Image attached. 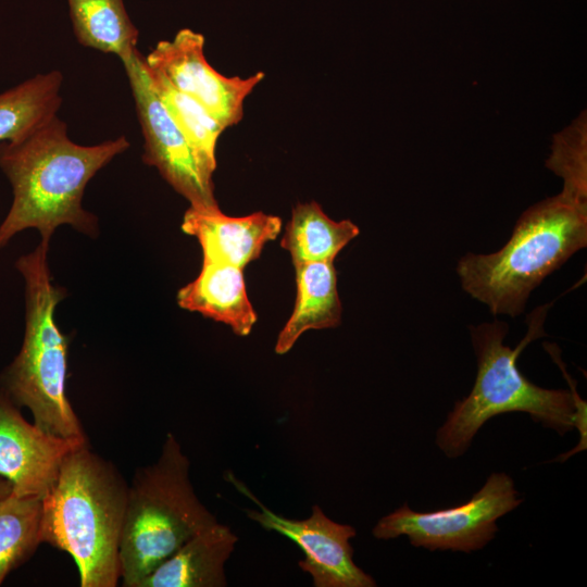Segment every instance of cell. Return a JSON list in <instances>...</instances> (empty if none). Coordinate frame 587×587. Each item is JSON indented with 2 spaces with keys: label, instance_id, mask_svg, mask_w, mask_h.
<instances>
[{
  "label": "cell",
  "instance_id": "ba28073f",
  "mask_svg": "<svg viewBox=\"0 0 587 587\" xmlns=\"http://www.w3.org/2000/svg\"><path fill=\"white\" fill-rule=\"evenodd\" d=\"M143 137L142 161L190 205H216L214 186L201 171L196 155L158 95L143 55L137 50L123 63Z\"/></svg>",
  "mask_w": 587,
  "mask_h": 587
},
{
  "label": "cell",
  "instance_id": "d6986e66",
  "mask_svg": "<svg viewBox=\"0 0 587 587\" xmlns=\"http://www.w3.org/2000/svg\"><path fill=\"white\" fill-rule=\"evenodd\" d=\"M42 498L11 491L0 500V585L41 544Z\"/></svg>",
  "mask_w": 587,
  "mask_h": 587
},
{
  "label": "cell",
  "instance_id": "52a82bcc",
  "mask_svg": "<svg viewBox=\"0 0 587 587\" xmlns=\"http://www.w3.org/2000/svg\"><path fill=\"white\" fill-rule=\"evenodd\" d=\"M513 479L492 473L465 503L432 512H416L405 503L383 516L372 534L388 540L407 536L414 547L471 552L484 548L498 532L497 520L517 508Z\"/></svg>",
  "mask_w": 587,
  "mask_h": 587
},
{
  "label": "cell",
  "instance_id": "4fadbf2b",
  "mask_svg": "<svg viewBox=\"0 0 587 587\" xmlns=\"http://www.w3.org/2000/svg\"><path fill=\"white\" fill-rule=\"evenodd\" d=\"M237 541L228 526L216 522L186 541L139 587H224L225 563Z\"/></svg>",
  "mask_w": 587,
  "mask_h": 587
},
{
  "label": "cell",
  "instance_id": "7402d4cb",
  "mask_svg": "<svg viewBox=\"0 0 587 587\" xmlns=\"http://www.w3.org/2000/svg\"><path fill=\"white\" fill-rule=\"evenodd\" d=\"M12 489V484L8 479L0 476V500L11 494Z\"/></svg>",
  "mask_w": 587,
  "mask_h": 587
},
{
  "label": "cell",
  "instance_id": "7a4b0ae2",
  "mask_svg": "<svg viewBox=\"0 0 587 587\" xmlns=\"http://www.w3.org/2000/svg\"><path fill=\"white\" fill-rule=\"evenodd\" d=\"M551 304H545L527 317L528 330L512 349L503 344L508 324L501 321L471 326V339L477 359L474 386L467 397L454 403L436 444L449 458L462 455L479 428L491 417L508 412H525L546 427L564 435L576 428L578 445L558 457L564 462L587 447V403L577 390L576 382L564 365L560 366L570 390L547 389L528 380L517 367V358L533 340L545 336L542 324Z\"/></svg>",
  "mask_w": 587,
  "mask_h": 587
},
{
  "label": "cell",
  "instance_id": "5bb4252c",
  "mask_svg": "<svg viewBox=\"0 0 587 587\" xmlns=\"http://www.w3.org/2000/svg\"><path fill=\"white\" fill-rule=\"evenodd\" d=\"M242 270L203 259L199 275L179 289L178 305L227 324L238 336L249 335L258 317L247 296Z\"/></svg>",
  "mask_w": 587,
  "mask_h": 587
},
{
  "label": "cell",
  "instance_id": "e0dca14e",
  "mask_svg": "<svg viewBox=\"0 0 587 587\" xmlns=\"http://www.w3.org/2000/svg\"><path fill=\"white\" fill-rule=\"evenodd\" d=\"M73 32L87 48L113 53L124 63L137 51L138 29L123 0H67Z\"/></svg>",
  "mask_w": 587,
  "mask_h": 587
},
{
  "label": "cell",
  "instance_id": "ac0fdd59",
  "mask_svg": "<svg viewBox=\"0 0 587 587\" xmlns=\"http://www.w3.org/2000/svg\"><path fill=\"white\" fill-rule=\"evenodd\" d=\"M62 82L61 72L51 71L1 92L0 142L15 139L58 114Z\"/></svg>",
  "mask_w": 587,
  "mask_h": 587
},
{
  "label": "cell",
  "instance_id": "2e32d148",
  "mask_svg": "<svg viewBox=\"0 0 587 587\" xmlns=\"http://www.w3.org/2000/svg\"><path fill=\"white\" fill-rule=\"evenodd\" d=\"M360 233L350 220L336 222L315 201L299 203L291 212L280 246L294 264L334 262L336 255Z\"/></svg>",
  "mask_w": 587,
  "mask_h": 587
},
{
  "label": "cell",
  "instance_id": "7c38bea8",
  "mask_svg": "<svg viewBox=\"0 0 587 587\" xmlns=\"http://www.w3.org/2000/svg\"><path fill=\"white\" fill-rule=\"evenodd\" d=\"M185 234L198 239L204 260L243 268L258 259L267 241L282 230V220L263 212L232 217L218 205H190L182 223Z\"/></svg>",
  "mask_w": 587,
  "mask_h": 587
},
{
  "label": "cell",
  "instance_id": "9c48e42d",
  "mask_svg": "<svg viewBox=\"0 0 587 587\" xmlns=\"http://www.w3.org/2000/svg\"><path fill=\"white\" fill-rule=\"evenodd\" d=\"M143 59L151 72L198 102L225 129L242 120L246 98L265 77L263 72L246 78L218 73L204 55L203 35L190 28L159 41Z\"/></svg>",
  "mask_w": 587,
  "mask_h": 587
},
{
  "label": "cell",
  "instance_id": "9a60e30c",
  "mask_svg": "<svg viewBox=\"0 0 587 587\" xmlns=\"http://www.w3.org/2000/svg\"><path fill=\"white\" fill-rule=\"evenodd\" d=\"M297 297L287 323L278 334L275 352L287 353L298 338L310 329L336 327L341 321L334 262L294 264Z\"/></svg>",
  "mask_w": 587,
  "mask_h": 587
},
{
  "label": "cell",
  "instance_id": "5b68a950",
  "mask_svg": "<svg viewBox=\"0 0 587 587\" xmlns=\"http://www.w3.org/2000/svg\"><path fill=\"white\" fill-rule=\"evenodd\" d=\"M49 240L16 262L25 279L26 326L22 348L0 374V389L18 408L29 409L34 424L59 438L88 441L66 397L67 337L54 320L64 289L54 286L48 266Z\"/></svg>",
  "mask_w": 587,
  "mask_h": 587
},
{
  "label": "cell",
  "instance_id": "30bf717a",
  "mask_svg": "<svg viewBox=\"0 0 587 587\" xmlns=\"http://www.w3.org/2000/svg\"><path fill=\"white\" fill-rule=\"evenodd\" d=\"M225 478L258 504L260 510H246L249 519L266 530L286 536L301 549L304 559L298 565L311 575L315 587L376 586L374 578L353 561L349 541L357 532L352 526L330 520L317 504L312 507V513L305 520L284 517L263 505L232 472H227Z\"/></svg>",
  "mask_w": 587,
  "mask_h": 587
},
{
  "label": "cell",
  "instance_id": "44dd1931",
  "mask_svg": "<svg viewBox=\"0 0 587 587\" xmlns=\"http://www.w3.org/2000/svg\"><path fill=\"white\" fill-rule=\"evenodd\" d=\"M547 166L563 178V188L587 196L585 113L554 136Z\"/></svg>",
  "mask_w": 587,
  "mask_h": 587
},
{
  "label": "cell",
  "instance_id": "ffe728a7",
  "mask_svg": "<svg viewBox=\"0 0 587 587\" xmlns=\"http://www.w3.org/2000/svg\"><path fill=\"white\" fill-rule=\"evenodd\" d=\"M147 70L166 110L192 149L201 171L212 179L216 170L217 140L225 128L198 102Z\"/></svg>",
  "mask_w": 587,
  "mask_h": 587
},
{
  "label": "cell",
  "instance_id": "8fae6325",
  "mask_svg": "<svg viewBox=\"0 0 587 587\" xmlns=\"http://www.w3.org/2000/svg\"><path fill=\"white\" fill-rule=\"evenodd\" d=\"M85 445L88 441L54 437L28 423L0 389V476L15 494L43 498L65 457Z\"/></svg>",
  "mask_w": 587,
  "mask_h": 587
},
{
  "label": "cell",
  "instance_id": "6da1fadb",
  "mask_svg": "<svg viewBox=\"0 0 587 587\" xmlns=\"http://www.w3.org/2000/svg\"><path fill=\"white\" fill-rule=\"evenodd\" d=\"M129 146L125 136L78 145L70 139L58 114L15 139L0 142V168L13 191L11 208L0 225V249L27 228L38 229L46 240L63 224L96 234L97 218L82 204L86 185Z\"/></svg>",
  "mask_w": 587,
  "mask_h": 587
},
{
  "label": "cell",
  "instance_id": "8992f818",
  "mask_svg": "<svg viewBox=\"0 0 587 587\" xmlns=\"http://www.w3.org/2000/svg\"><path fill=\"white\" fill-rule=\"evenodd\" d=\"M189 467L180 444L168 433L158 460L135 471L120 541L124 587H139L186 541L217 522L197 497Z\"/></svg>",
  "mask_w": 587,
  "mask_h": 587
},
{
  "label": "cell",
  "instance_id": "277c9868",
  "mask_svg": "<svg viewBox=\"0 0 587 587\" xmlns=\"http://www.w3.org/2000/svg\"><path fill=\"white\" fill-rule=\"evenodd\" d=\"M586 245L587 196L563 188L529 207L500 250L462 257L457 273L462 288L494 315L515 317L530 292Z\"/></svg>",
  "mask_w": 587,
  "mask_h": 587
},
{
  "label": "cell",
  "instance_id": "3957f363",
  "mask_svg": "<svg viewBox=\"0 0 587 587\" xmlns=\"http://www.w3.org/2000/svg\"><path fill=\"white\" fill-rule=\"evenodd\" d=\"M128 484L116 466L82 446L62 462L42 498L41 542L68 553L82 587H115Z\"/></svg>",
  "mask_w": 587,
  "mask_h": 587
}]
</instances>
